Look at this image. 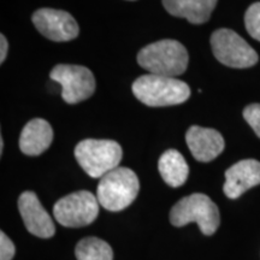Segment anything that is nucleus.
<instances>
[{
    "mask_svg": "<svg viewBox=\"0 0 260 260\" xmlns=\"http://www.w3.org/2000/svg\"><path fill=\"white\" fill-rule=\"evenodd\" d=\"M170 222L175 226L197 223L204 235H213L220 223L219 210L207 195L191 194L183 198L171 209Z\"/></svg>",
    "mask_w": 260,
    "mask_h": 260,
    "instance_id": "20e7f679",
    "label": "nucleus"
},
{
    "mask_svg": "<svg viewBox=\"0 0 260 260\" xmlns=\"http://www.w3.org/2000/svg\"><path fill=\"white\" fill-rule=\"evenodd\" d=\"M0 48H2V51H0V61L3 63V61L5 60L6 54H8V50H9L8 40H6V38L3 34L2 37H0Z\"/></svg>",
    "mask_w": 260,
    "mask_h": 260,
    "instance_id": "aec40b11",
    "label": "nucleus"
},
{
    "mask_svg": "<svg viewBox=\"0 0 260 260\" xmlns=\"http://www.w3.org/2000/svg\"><path fill=\"white\" fill-rule=\"evenodd\" d=\"M16 253L15 245L4 232L0 233V260H11Z\"/></svg>",
    "mask_w": 260,
    "mask_h": 260,
    "instance_id": "6ab92c4d",
    "label": "nucleus"
},
{
    "mask_svg": "<svg viewBox=\"0 0 260 260\" xmlns=\"http://www.w3.org/2000/svg\"><path fill=\"white\" fill-rule=\"evenodd\" d=\"M50 76L61 86V98L68 104L83 102L95 90L94 75L86 67L59 64L52 69Z\"/></svg>",
    "mask_w": 260,
    "mask_h": 260,
    "instance_id": "6e6552de",
    "label": "nucleus"
},
{
    "mask_svg": "<svg viewBox=\"0 0 260 260\" xmlns=\"http://www.w3.org/2000/svg\"><path fill=\"white\" fill-rule=\"evenodd\" d=\"M132 89L140 102L152 107L180 105L190 96V88L186 82L154 74L140 76Z\"/></svg>",
    "mask_w": 260,
    "mask_h": 260,
    "instance_id": "f257e3e1",
    "label": "nucleus"
},
{
    "mask_svg": "<svg viewBox=\"0 0 260 260\" xmlns=\"http://www.w3.org/2000/svg\"><path fill=\"white\" fill-rule=\"evenodd\" d=\"M243 118L260 138V104H252L243 110Z\"/></svg>",
    "mask_w": 260,
    "mask_h": 260,
    "instance_id": "a211bd4d",
    "label": "nucleus"
},
{
    "mask_svg": "<svg viewBox=\"0 0 260 260\" xmlns=\"http://www.w3.org/2000/svg\"><path fill=\"white\" fill-rule=\"evenodd\" d=\"M189 56L176 40H160L145 46L138 54V63L149 74L177 77L187 70Z\"/></svg>",
    "mask_w": 260,
    "mask_h": 260,
    "instance_id": "f03ea898",
    "label": "nucleus"
},
{
    "mask_svg": "<svg viewBox=\"0 0 260 260\" xmlns=\"http://www.w3.org/2000/svg\"><path fill=\"white\" fill-rule=\"evenodd\" d=\"M158 169L165 183L172 188L181 187L187 181L189 167L186 159L176 149H169L159 158Z\"/></svg>",
    "mask_w": 260,
    "mask_h": 260,
    "instance_id": "2eb2a0df",
    "label": "nucleus"
},
{
    "mask_svg": "<svg viewBox=\"0 0 260 260\" xmlns=\"http://www.w3.org/2000/svg\"><path fill=\"white\" fill-rule=\"evenodd\" d=\"M218 0H162L169 14L186 18L193 24L206 23Z\"/></svg>",
    "mask_w": 260,
    "mask_h": 260,
    "instance_id": "4468645a",
    "label": "nucleus"
},
{
    "mask_svg": "<svg viewBox=\"0 0 260 260\" xmlns=\"http://www.w3.org/2000/svg\"><path fill=\"white\" fill-rule=\"evenodd\" d=\"M140 182L136 174L128 168L118 167L100 178L96 198L99 204L107 211H122L136 199Z\"/></svg>",
    "mask_w": 260,
    "mask_h": 260,
    "instance_id": "7ed1b4c3",
    "label": "nucleus"
},
{
    "mask_svg": "<svg viewBox=\"0 0 260 260\" xmlns=\"http://www.w3.org/2000/svg\"><path fill=\"white\" fill-rule=\"evenodd\" d=\"M18 210L27 230L41 239H50L56 234V226L34 191H24L18 199Z\"/></svg>",
    "mask_w": 260,
    "mask_h": 260,
    "instance_id": "9d476101",
    "label": "nucleus"
},
{
    "mask_svg": "<svg viewBox=\"0 0 260 260\" xmlns=\"http://www.w3.org/2000/svg\"><path fill=\"white\" fill-rule=\"evenodd\" d=\"M258 184H260V161L245 159L225 171L223 190L229 199H237L245 191Z\"/></svg>",
    "mask_w": 260,
    "mask_h": 260,
    "instance_id": "9b49d317",
    "label": "nucleus"
},
{
    "mask_svg": "<svg viewBox=\"0 0 260 260\" xmlns=\"http://www.w3.org/2000/svg\"><path fill=\"white\" fill-rule=\"evenodd\" d=\"M32 23L45 38L52 41H70L79 35V24L69 12L54 9H40L32 15Z\"/></svg>",
    "mask_w": 260,
    "mask_h": 260,
    "instance_id": "1a4fd4ad",
    "label": "nucleus"
},
{
    "mask_svg": "<svg viewBox=\"0 0 260 260\" xmlns=\"http://www.w3.org/2000/svg\"><path fill=\"white\" fill-rule=\"evenodd\" d=\"M75 157L90 177L102 178L119 167L123 152L121 146L113 140L87 139L76 146Z\"/></svg>",
    "mask_w": 260,
    "mask_h": 260,
    "instance_id": "39448f33",
    "label": "nucleus"
},
{
    "mask_svg": "<svg viewBox=\"0 0 260 260\" xmlns=\"http://www.w3.org/2000/svg\"><path fill=\"white\" fill-rule=\"evenodd\" d=\"M186 141L193 157L203 162H209L216 159L222 153L225 146L219 132L199 125H193L188 129Z\"/></svg>",
    "mask_w": 260,
    "mask_h": 260,
    "instance_id": "f8f14e48",
    "label": "nucleus"
},
{
    "mask_svg": "<svg viewBox=\"0 0 260 260\" xmlns=\"http://www.w3.org/2000/svg\"><path fill=\"white\" fill-rule=\"evenodd\" d=\"M3 149H4V140L2 138L0 139V153H3Z\"/></svg>",
    "mask_w": 260,
    "mask_h": 260,
    "instance_id": "412c9836",
    "label": "nucleus"
},
{
    "mask_svg": "<svg viewBox=\"0 0 260 260\" xmlns=\"http://www.w3.org/2000/svg\"><path fill=\"white\" fill-rule=\"evenodd\" d=\"M245 24L249 35L255 40L260 41V3H254L247 10Z\"/></svg>",
    "mask_w": 260,
    "mask_h": 260,
    "instance_id": "f3484780",
    "label": "nucleus"
},
{
    "mask_svg": "<svg viewBox=\"0 0 260 260\" xmlns=\"http://www.w3.org/2000/svg\"><path fill=\"white\" fill-rule=\"evenodd\" d=\"M211 47L220 63L236 69L251 68L258 63V53L246 40L230 29H218L211 37Z\"/></svg>",
    "mask_w": 260,
    "mask_h": 260,
    "instance_id": "0eeeda50",
    "label": "nucleus"
},
{
    "mask_svg": "<svg viewBox=\"0 0 260 260\" xmlns=\"http://www.w3.org/2000/svg\"><path fill=\"white\" fill-rule=\"evenodd\" d=\"M53 141V129L45 119L34 118L29 121L22 130L19 148L27 155L44 153Z\"/></svg>",
    "mask_w": 260,
    "mask_h": 260,
    "instance_id": "ddd939ff",
    "label": "nucleus"
},
{
    "mask_svg": "<svg viewBox=\"0 0 260 260\" xmlns=\"http://www.w3.org/2000/svg\"><path fill=\"white\" fill-rule=\"evenodd\" d=\"M99 201L88 190L75 191L61 198L53 207L54 218L67 228L89 225L99 214Z\"/></svg>",
    "mask_w": 260,
    "mask_h": 260,
    "instance_id": "423d86ee",
    "label": "nucleus"
},
{
    "mask_svg": "<svg viewBox=\"0 0 260 260\" xmlns=\"http://www.w3.org/2000/svg\"><path fill=\"white\" fill-rule=\"evenodd\" d=\"M75 255L77 260H113L111 246L98 237L81 240L75 249Z\"/></svg>",
    "mask_w": 260,
    "mask_h": 260,
    "instance_id": "dca6fc26",
    "label": "nucleus"
}]
</instances>
